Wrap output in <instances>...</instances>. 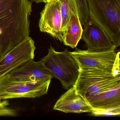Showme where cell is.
Segmentation results:
<instances>
[{"label": "cell", "mask_w": 120, "mask_h": 120, "mask_svg": "<svg viewBox=\"0 0 120 120\" xmlns=\"http://www.w3.org/2000/svg\"><path fill=\"white\" fill-rule=\"evenodd\" d=\"M9 101L7 100H0V116H15L16 111L8 107Z\"/></svg>", "instance_id": "2e32d148"}, {"label": "cell", "mask_w": 120, "mask_h": 120, "mask_svg": "<svg viewBox=\"0 0 120 120\" xmlns=\"http://www.w3.org/2000/svg\"><path fill=\"white\" fill-rule=\"evenodd\" d=\"M79 16L81 24L84 26L90 20V14L87 0H76Z\"/></svg>", "instance_id": "9a60e30c"}, {"label": "cell", "mask_w": 120, "mask_h": 120, "mask_svg": "<svg viewBox=\"0 0 120 120\" xmlns=\"http://www.w3.org/2000/svg\"><path fill=\"white\" fill-rule=\"evenodd\" d=\"M80 69H98L120 73V52L115 50H96L76 48L70 52Z\"/></svg>", "instance_id": "5b68a950"}, {"label": "cell", "mask_w": 120, "mask_h": 120, "mask_svg": "<svg viewBox=\"0 0 120 120\" xmlns=\"http://www.w3.org/2000/svg\"><path fill=\"white\" fill-rule=\"evenodd\" d=\"M32 0L37 3H46L47 2V0Z\"/></svg>", "instance_id": "e0dca14e"}, {"label": "cell", "mask_w": 120, "mask_h": 120, "mask_svg": "<svg viewBox=\"0 0 120 120\" xmlns=\"http://www.w3.org/2000/svg\"><path fill=\"white\" fill-rule=\"evenodd\" d=\"M45 4L40 13L39 22L40 30L48 34L54 38L62 42V19L59 1L52 0Z\"/></svg>", "instance_id": "9c48e42d"}, {"label": "cell", "mask_w": 120, "mask_h": 120, "mask_svg": "<svg viewBox=\"0 0 120 120\" xmlns=\"http://www.w3.org/2000/svg\"><path fill=\"white\" fill-rule=\"evenodd\" d=\"M90 19L99 25L116 48L120 45V0H87Z\"/></svg>", "instance_id": "7a4b0ae2"}, {"label": "cell", "mask_w": 120, "mask_h": 120, "mask_svg": "<svg viewBox=\"0 0 120 120\" xmlns=\"http://www.w3.org/2000/svg\"><path fill=\"white\" fill-rule=\"evenodd\" d=\"M51 73L39 61L31 60L15 69L2 78L4 80L14 82H29L51 80Z\"/></svg>", "instance_id": "ba28073f"}, {"label": "cell", "mask_w": 120, "mask_h": 120, "mask_svg": "<svg viewBox=\"0 0 120 120\" xmlns=\"http://www.w3.org/2000/svg\"><path fill=\"white\" fill-rule=\"evenodd\" d=\"M52 0H47V2H50V1H52Z\"/></svg>", "instance_id": "ac0fdd59"}, {"label": "cell", "mask_w": 120, "mask_h": 120, "mask_svg": "<svg viewBox=\"0 0 120 120\" xmlns=\"http://www.w3.org/2000/svg\"><path fill=\"white\" fill-rule=\"evenodd\" d=\"M81 39L88 49L92 50H115L116 48L105 31L91 19L84 26Z\"/></svg>", "instance_id": "30bf717a"}, {"label": "cell", "mask_w": 120, "mask_h": 120, "mask_svg": "<svg viewBox=\"0 0 120 120\" xmlns=\"http://www.w3.org/2000/svg\"><path fill=\"white\" fill-rule=\"evenodd\" d=\"M29 0H0V57L29 36Z\"/></svg>", "instance_id": "6da1fadb"}, {"label": "cell", "mask_w": 120, "mask_h": 120, "mask_svg": "<svg viewBox=\"0 0 120 120\" xmlns=\"http://www.w3.org/2000/svg\"><path fill=\"white\" fill-rule=\"evenodd\" d=\"M40 61L53 78L60 81L64 89L74 86L79 75L80 68L67 49L58 52L50 46L48 54Z\"/></svg>", "instance_id": "3957f363"}, {"label": "cell", "mask_w": 120, "mask_h": 120, "mask_svg": "<svg viewBox=\"0 0 120 120\" xmlns=\"http://www.w3.org/2000/svg\"><path fill=\"white\" fill-rule=\"evenodd\" d=\"M36 47L30 37L0 57V79L25 62L34 59Z\"/></svg>", "instance_id": "52a82bcc"}, {"label": "cell", "mask_w": 120, "mask_h": 120, "mask_svg": "<svg viewBox=\"0 0 120 120\" xmlns=\"http://www.w3.org/2000/svg\"><path fill=\"white\" fill-rule=\"evenodd\" d=\"M53 109L65 113H93L94 110L86 100L76 93L74 86L71 87L58 100Z\"/></svg>", "instance_id": "7c38bea8"}, {"label": "cell", "mask_w": 120, "mask_h": 120, "mask_svg": "<svg viewBox=\"0 0 120 120\" xmlns=\"http://www.w3.org/2000/svg\"><path fill=\"white\" fill-rule=\"evenodd\" d=\"M59 1L62 19L61 30L63 34L72 14L74 11L78 10V8L76 0H59Z\"/></svg>", "instance_id": "5bb4252c"}, {"label": "cell", "mask_w": 120, "mask_h": 120, "mask_svg": "<svg viewBox=\"0 0 120 120\" xmlns=\"http://www.w3.org/2000/svg\"><path fill=\"white\" fill-rule=\"evenodd\" d=\"M83 29L80 21L78 10L74 11L62 34L64 45L72 48L76 47L81 39Z\"/></svg>", "instance_id": "4fadbf2b"}, {"label": "cell", "mask_w": 120, "mask_h": 120, "mask_svg": "<svg viewBox=\"0 0 120 120\" xmlns=\"http://www.w3.org/2000/svg\"><path fill=\"white\" fill-rule=\"evenodd\" d=\"M51 80L14 82L0 79V100L36 98L47 93Z\"/></svg>", "instance_id": "8992f818"}, {"label": "cell", "mask_w": 120, "mask_h": 120, "mask_svg": "<svg viewBox=\"0 0 120 120\" xmlns=\"http://www.w3.org/2000/svg\"><path fill=\"white\" fill-rule=\"evenodd\" d=\"M85 99L92 108L93 113L120 114V86Z\"/></svg>", "instance_id": "8fae6325"}, {"label": "cell", "mask_w": 120, "mask_h": 120, "mask_svg": "<svg viewBox=\"0 0 120 120\" xmlns=\"http://www.w3.org/2000/svg\"><path fill=\"white\" fill-rule=\"evenodd\" d=\"M120 86V73L98 69H80L76 93L85 99Z\"/></svg>", "instance_id": "277c9868"}]
</instances>
